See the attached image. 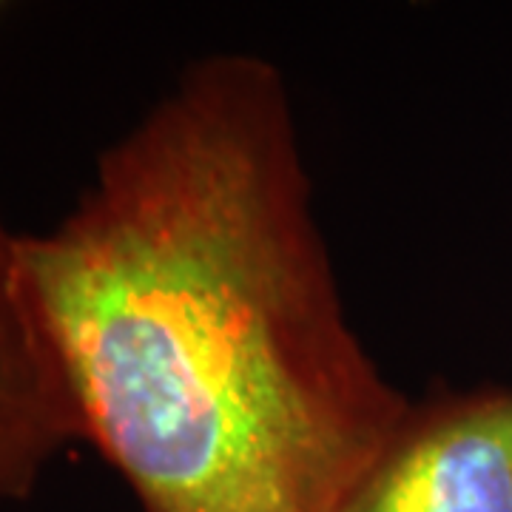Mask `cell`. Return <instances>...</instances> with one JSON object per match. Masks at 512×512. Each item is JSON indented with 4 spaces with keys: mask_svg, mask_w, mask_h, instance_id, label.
Returning <instances> with one entry per match:
<instances>
[{
    "mask_svg": "<svg viewBox=\"0 0 512 512\" xmlns=\"http://www.w3.org/2000/svg\"><path fill=\"white\" fill-rule=\"evenodd\" d=\"M333 512H512V390L410 404Z\"/></svg>",
    "mask_w": 512,
    "mask_h": 512,
    "instance_id": "7a4b0ae2",
    "label": "cell"
},
{
    "mask_svg": "<svg viewBox=\"0 0 512 512\" xmlns=\"http://www.w3.org/2000/svg\"><path fill=\"white\" fill-rule=\"evenodd\" d=\"M20 254L80 439L143 512H333L413 404L350 328L262 57L194 63Z\"/></svg>",
    "mask_w": 512,
    "mask_h": 512,
    "instance_id": "6da1fadb",
    "label": "cell"
}]
</instances>
